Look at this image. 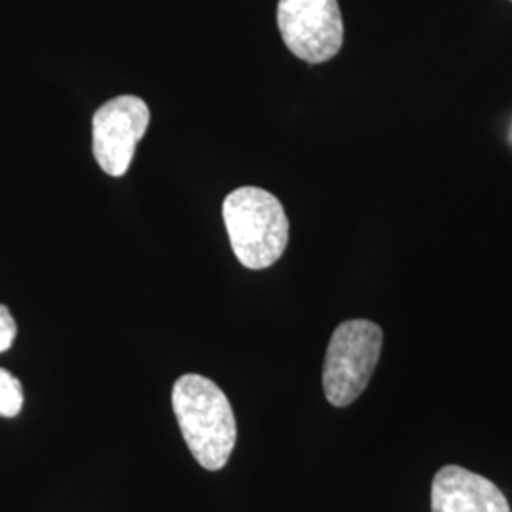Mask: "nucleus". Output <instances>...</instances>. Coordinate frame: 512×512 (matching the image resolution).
I'll return each mask as SVG.
<instances>
[{
	"label": "nucleus",
	"instance_id": "0eeeda50",
	"mask_svg": "<svg viewBox=\"0 0 512 512\" xmlns=\"http://www.w3.org/2000/svg\"><path fill=\"white\" fill-rule=\"evenodd\" d=\"M23 408V387L18 378L0 368V418H16Z\"/></svg>",
	"mask_w": 512,
	"mask_h": 512
},
{
	"label": "nucleus",
	"instance_id": "39448f33",
	"mask_svg": "<svg viewBox=\"0 0 512 512\" xmlns=\"http://www.w3.org/2000/svg\"><path fill=\"white\" fill-rule=\"evenodd\" d=\"M150 124L148 105L135 95H120L93 114V156L110 177H122L133 162L137 143Z\"/></svg>",
	"mask_w": 512,
	"mask_h": 512
},
{
	"label": "nucleus",
	"instance_id": "7ed1b4c3",
	"mask_svg": "<svg viewBox=\"0 0 512 512\" xmlns=\"http://www.w3.org/2000/svg\"><path fill=\"white\" fill-rule=\"evenodd\" d=\"M382 344L384 332L372 321L351 319L336 327L323 366V389L332 406L344 408L359 399L378 366Z\"/></svg>",
	"mask_w": 512,
	"mask_h": 512
},
{
	"label": "nucleus",
	"instance_id": "20e7f679",
	"mask_svg": "<svg viewBox=\"0 0 512 512\" xmlns=\"http://www.w3.org/2000/svg\"><path fill=\"white\" fill-rule=\"evenodd\" d=\"M277 27L291 54L311 65L329 61L344 44L338 0H279Z\"/></svg>",
	"mask_w": 512,
	"mask_h": 512
},
{
	"label": "nucleus",
	"instance_id": "6e6552de",
	"mask_svg": "<svg viewBox=\"0 0 512 512\" xmlns=\"http://www.w3.org/2000/svg\"><path fill=\"white\" fill-rule=\"evenodd\" d=\"M16 334H18V325H16L12 313L4 304H0V353H4L14 346Z\"/></svg>",
	"mask_w": 512,
	"mask_h": 512
},
{
	"label": "nucleus",
	"instance_id": "f257e3e1",
	"mask_svg": "<svg viewBox=\"0 0 512 512\" xmlns=\"http://www.w3.org/2000/svg\"><path fill=\"white\" fill-rule=\"evenodd\" d=\"M184 442L207 471H220L234 452L238 425L219 385L200 374H184L171 393Z\"/></svg>",
	"mask_w": 512,
	"mask_h": 512
},
{
	"label": "nucleus",
	"instance_id": "f03ea898",
	"mask_svg": "<svg viewBox=\"0 0 512 512\" xmlns=\"http://www.w3.org/2000/svg\"><path fill=\"white\" fill-rule=\"evenodd\" d=\"M222 219L234 255L249 270H266L289 243V219L281 202L264 188L241 186L226 196Z\"/></svg>",
	"mask_w": 512,
	"mask_h": 512
},
{
	"label": "nucleus",
	"instance_id": "423d86ee",
	"mask_svg": "<svg viewBox=\"0 0 512 512\" xmlns=\"http://www.w3.org/2000/svg\"><path fill=\"white\" fill-rule=\"evenodd\" d=\"M431 511L511 512V509L494 482L458 465H446L433 480Z\"/></svg>",
	"mask_w": 512,
	"mask_h": 512
}]
</instances>
